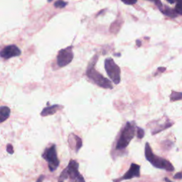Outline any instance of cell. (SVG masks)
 Returning <instances> with one entry per match:
<instances>
[{"mask_svg":"<svg viewBox=\"0 0 182 182\" xmlns=\"http://www.w3.org/2000/svg\"><path fill=\"white\" fill-rule=\"evenodd\" d=\"M144 154L147 160L150 162L152 164V166L155 167V168L164 169L167 171H173L174 170V167L171 164L170 162L164 158H162L160 157L157 156L153 153L148 142L145 144Z\"/></svg>","mask_w":182,"mask_h":182,"instance_id":"1","label":"cell"},{"mask_svg":"<svg viewBox=\"0 0 182 182\" xmlns=\"http://www.w3.org/2000/svg\"><path fill=\"white\" fill-rule=\"evenodd\" d=\"M78 169L79 164L78 162L71 159L67 167L61 174L58 181L64 182L66 179H69L71 182H85L83 176L78 171Z\"/></svg>","mask_w":182,"mask_h":182,"instance_id":"2","label":"cell"},{"mask_svg":"<svg viewBox=\"0 0 182 182\" xmlns=\"http://www.w3.org/2000/svg\"><path fill=\"white\" fill-rule=\"evenodd\" d=\"M136 125L134 122H127L120 134L116 144V149L122 150L127 148L135 134Z\"/></svg>","mask_w":182,"mask_h":182,"instance_id":"3","label":"cell"},{"mask_svg":"<svg viewBox=\"0 0 182 182\" xmlns=\"http://www.w3.org/2000/svg\"><path fill=\"white\" fill-rule=\"evenodd\" d=\"M95 58H96V56H95L93 59V61H91L90 64L88 66L86 74H87L88 77L89 78L93 83H95V84L98 85V86H100V87L106 88V89H112L113 86L111 82H110L108 79H107V78H105L104 76L100 74L99 72H98V71L95 69L94 66L95 62H96V59Z\"/></svg>","mask_w":182,"mask_h":182,"instance_id":"4","label":"cell"},{"mask_svg":"<svg viewBox=\"0 0 182 182\" xmlns=\"http://www.w3.org/2000/svg\"><path fill=\"white\" fill-rule=\"evenodd\" d=\"M42 157L48 162V169L51 172L55 171L60 164V161L58 158L55 144H52L50 147L44 150L43 153L42 154Z\"/></svg>","mask_w":182,"mask_h":182,"instance_id":"5","label":"cell"},{"mask_svg":"<svg viewBox=\"0 0 182 182\" xmlns=\"http://www.w3.org/2000/svg\"><path fill=\"white\" fill-rule=\"evenodd\" d=\"M105 68L108 76L112 80V82L116 85L119 84L120 80H121V78H120L121 71H120L119 66L115 63V61L112 58H109L105 59Z\"/></svg>","mask_w":182,"mask_h":182,"instance_id":"6","label":"cell"},{"mask_svg":"<svg viewBox=\"0 0 182 182\" xmlns=\"http://www.w3.org/2000/svg\"><path fill=\"white\" fill-rule=\"evenodd\" d=\"M73 58L72 48L67 47L59 51L57 56V63L59 67H65L72 61Z\"/></svg>","mask_w":182,"mask_h":182,"instance_id":"7","label":"cell"},{"mask_svg":"<svg viewBox=\"0 0 182 182\" xmlns=\"http://www.w3.org/2000/svg\"><path fill=\"white\" fill-rule=\"evenodd\" d=\"M140 176V166L138 164L132 163L130 165V169L123 176L117 179H114V182H121L124 180H128L133 178H138Z\"/></svg>","mask_w":182,"mask_h":182,"instance_id":"8","label":"cell"},{"mask_svg":"<svg viewBox=\"0 0 182 182\" xmlns=\"http://www.w3.org/2000/svg\"><path fill=\"white\" fill-rule=\"evenodd\" d=\"M21 51L16 46L10 45L7 46L2 49L1 53V56L2 58L5 59H9L12 57H16V56H20Z\"/></svg>","mask_w":182,"mask_h":182,"instance_id":"9","label":"cell"},{"mask_svg":"<svg viewBox=\"0 0 182 182\" xmlns=\"http://www.w3.org/2000/svg\"><path fill=\"white\" fill-rule=\"evenodd\" d=\"M62 108V106L59 105H53L52 106L45 107L44 109L41 111V115L43 117L48 116V115H51L55 114V113L58 111V110H60Z\"/></svg>","mask_w":182,"mask_h":182,"instance_id":"10","label":"cell"},{"mask_svg":"<svg viewBox=\"0 0 182 182\" xmlns=\"http://www.w3.org/2000/svg\"><path fill=\"white\" fill-rule=\"evenodd\" d=\"M11 110L7 106H2L0 107V122L5 121L10 116Z\"/></svg>","mask_w":182,"mask_h":182,"instance_id":"11","label":"cell"},{"mask_svg":"<svg viewBox=\"0 0 182 182\" xmlns=\"http://www.w3.org/2000/svg\"><path fill=\"white\" fill-rule=\"evenodd\" d=\"M160 11L164 14V15L171 17V18H176V17L179 15V14L176 13L175 9H172L166 6H164L163 8H162V10Z\"/></svg>","mask_w":182,"mask_h":182,"instance_id":"12","label":"cell"},{"mask_svg":"<svg viewBox=\"0 0 182 182\" xmlns=\"http://www.w3.org/2000/svg\"><path fill=\"white\" fill-rule=\"evenodd\" d=\"M71 136L73 137V139L75 142V146H74V149H75V152H78L83 145L82 139H81V138H80L79 137L74 134H71Z\"/></svg>","mask_w":182,"mask_h":182,"instance_id":"13","label":"cell"},{"mask_svg":"<svg viewBox=\"0 0 182 182\" xmlns=\"http://www.w3.org/2000/svg\"><path fill=\"white\" fill-rule=\"evenodd\" d=\"M182 99V93L176 92V91H172L170 95V100L171 102L178 101Z\"/></svg>","mask_w":182,"mask_h":182,"instance_id":"14","label":"cell"},{"mask_svg":"<svg viewBox=\"0 0 182 182\" xmlns=\"http://www.w3.org/2000/svg\"><path fill=\"white\" fill-rule=\"evenodd\" d=\"M176 2L175 7V11L179 15L182 16V0H175Z\"/></svg>","mask_w":182,"mask_h":182,"instance_id":"15","label":"cell"},{"mask_svg":"<svg viewBox=\"0 0 182 182\" xmlns=\"http://www.w3.org/2000/svg\"><path fill=\"white\" fill-rule=\"evenodd\" d=\"M67 2L63 1V0H58L57 2H56L55 3H54V7H56V8L63 9L67 6Z\"/></svg>","mask_w":182,"mask_h":182,"instance_id":"16","label":"cell"},{"mask_svg":"<svg viewBox=\"0 0 182 182\" xmlns=\"http://www.w3.org/2000/svg\"><path fill=\"white\" fill-rule=\"evenodd\" d=\"M137 136L139 139H142L144 136V130L141 127H137Z\"/></svg>","mask_w":182,"mask_h":182,"instance_id":"17","label":"cell"},{"mask_svg":"<svg viewBox=\"0 0 182 182\" xmlns=\"http://www.w3.org/2000/svg\"><path fill=\"white\" fill-rule=\"evenodd\" d=\"M121 1L127 5H132V4L137 3V0H121Z\"/></svg>","mask_w":182,"mask_h":182,"instance_id":"18","label":"cell"},{"mask_svg":"<svg viewBox=\"0 0 182 182\" xmlns=\"http://www.w3.org/2000/svg\"><path fill=\"white\" fill-rule=\"evenodd\" d=\"M7 152L10 154H14V148L11 144H8L7 145Z\"/></svg>","mask_w":182,"mask_h":182,"instance_id":"19","label":"cell"},{"mask_svg":"<svg viewBox=\"0 0 182 182\" xmlns=\"http://www.w3.org/2000/svg\"><path fill=\"white\" fill-rule=\"evenodd\" d=\"M174 179H182V174L181 173H177L174 176Z\"/></svg>","mask_w":182,"mask_h":182,"instance_id":"20","label":"cell"},{"mask_svg":"<svg viewBox=\"0 0 182 182\" xmlns=\"http://www.w3.org/2000/svg\"><path fill=\"white\" fill-rule=\"evenodd\" d=\"M44 178H45V176H44L43 175H41L39 177V179H37V181H36V182H42L43 180L44 179Z\"/></svg>","mask_w":182,"mask_h":182,"instance_id":"21","label":"cell"},{"mask_svg":"<svg viewBox=\"0 0 182 182\" xmlns=\"http://www.w3.org/2000/svg\"><path fill=\"white\" fill-rule=\"evenodd\" d=\"M158 70H159V71H161L160 72H162V73H163V72H164V71H165L166 68H158Z\"/></svg>","mask_w":182,"mask_h":182,"instance_id":"22","label":"cell"},{"mask_svg":"<svg viewBox=\"0 0 182 182\" xmlns=\"http://www.w3.org/2000/svg\"><path fill=\"white\" fill-rule=\"evenodd\" d=\"M166 1L170 4H174V2H175V0H166Z\"/></svg>","mask_w":182,"mask_h":182,"instance_id":"23","label":"cell"},{"mask_svg":"<svg viewBox=\"0 0 182 182\" xmlns=\"http://www.w3.org/2000/svg\"><path fill=\"white\" fill-rule=\"evenodd\" d=\"M165 181L166 182H172L170 179H169L168 178H165Z\"/></svg>","mask_w":182,"mask_h":182,"instance_id":"24","label":"cell"},{"mask_svg":"<svg viewBox=\"0 0 182 182\" xmlns=\"http://www.w3.org/2000/svg\"><path fill=\"white\" fill-rule=\"evenodd\" d=\"M148 1H152V2H155V0H148Z\"/></svg>","mask_w":182,"mask_h":182,"instance_id":"25","label":"cell"},{"mask_svg":"<svg viewBox=\"0 0 182 182\" xmlns=\"http://www.w3.org/2000/svg\"><path fill=\"white\" fill-rule=\"evenodd\" d=\"M58 182H62V181H58Z\"/></svg>","mask_w":182,"mask_h":182,"instance_id":"26","label":"cell"},{"mask_svg":"<svg viewBox=\"0 0 182 182\" xmlns=\"http://www.w3.org/2000/svg\"><path fill=\"white\" fill-rule=\"evenodd\" d=\"M48 1H51V0H48Z\"/></svg>","mask_w":182,"mask_h":182,"instance_id":"27","label":"cell"}]
</instances>
